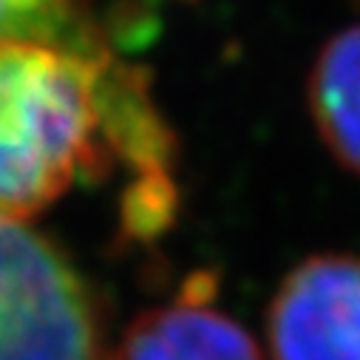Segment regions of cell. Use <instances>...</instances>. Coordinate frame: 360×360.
<instances>
[{"label": "cell", "instance_id": "cell-1", "mask_svg": "<svg viewBox=\"0 0 360 360\" xmlns=\"http://www.w3.org/2000/svg\"><path fill=\"white\" fill-rule=\"evenodd\" d=\"M142 88L108 51L49 43L0 46V219L29 221L117 153L159 159Z\"/></svg>", "mask_w": 360, "mask_h": 360}, {"label": "cell", "instance_id": "cell-3", "mask_svg": "<svg viewBox=\"0 0 360 360\" xmlns=\"http://www.w3.org/2000/svg\"><path fill=\"white\" fill-rule=\"evenodd\" d=\"M266 346L273 360H360V255L295 264L269 298Z\"/></svg>", "mask_w": 360, "mask_h": 360}, {"label": "cell", "instance_id": "cell-4", "mask_svg": "<svg viewBox=\"0 0 360 360\" xmlns=\"http://www.w3.org/2000/svg\"><path fill=\"white\" fill-rule=\"evenodd\" d=\"M207 295L199 276V290L136 315L114 343V360H264L255 338Z\"/></svg>", "mask_w": 360, "mask_h": 360}, {"label": "cell", "instance_id": "cell-5", "mask_svg": "<svg viewBox=\"0 0 360 360\" xmlns=\"http://www.w3.org/2000/svg\"><path fill=\"white\" fill-rule=\"evenodd\" d=\"M307 105L335 162L360 176V23L321 46L307 79Z\"/></svg>", "mask_w": 360, "mask_h": 360}, {"label": "cell", "instance_id": "cell-2", "mask_svg": "<svg viewBox=\"0 0 360 360\" xmlns=\"http://www.w3.org/2000/svg\"><path fill=\"white\" fill-rule=\"evenodd\" d=\"M0 360H114L97 287L29 221L0 219Z\"/></svg>", "mask_w": 360, "mask_h": 360}, {"label": "cell", "instance_id": "cell-6", "mask_svg": "<svg viewBox=\"0 0 360 360\" xmlns=\"http://www.w3.org/2000/svg\"><path fill=\"white\" fill-rule=\"evenodd\" d=\"M49 43L88 54L108 49L94 34L85 0H0V46Z\"/></svg>", "mask_w": 360, "mask_h": 360}]
</instances>
